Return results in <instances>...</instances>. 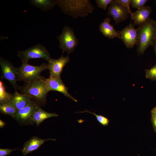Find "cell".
Masks as SVG:
<instances>
[{
  "instance_id": "8",
  "label": "cell",
  "mask_w": 156,
  "mask_h": 156,
  "mask_svg": "<svg viewBox=\"0 0 156 156\" xmlns=\"http://www.w3.org/2000/svg\"><path fill=\"white\" fill-rule=\"evenodd\" d=\"M41 105L36 101L32 100L31 103L23 109L18 110L14 118L20 125H31L33 116L38 109L41 108Z\"/></svg>"
},
{
  "instance_id": "12",
  "label": "cell",
  "mask_w": 156,
  "mask_h": 156,
  "mask_svg": "<svg viewBox=\"0 0 156 156\" xmlns=\"http://www.w3.org/2000/svg\"><path fill=\"white\" fill-rule=\"evenodd\" d=\"M45 82L49 92L51 90L57 91L62 93L74 101L77 102V100L70 94L68 88L63 83L61 78H55L49 77V78L45 79Z\"/></svg>"
},
{
  "instance_id": "30",
  "label": "cell",
  "mask_w": 156,
  "mask_h": 156,
  "mask_svg": "<svg viewBox=\"0 0 156 156\" xmlns=\"http://www.w3.org/2000/svg\"><path fill=\"white\" fill-rule=\"evenodd\" d=\"M151 113V114H156V106L152 109Z\"/></svg>"
},
{
  "instance_id": "25",
  "label": "cell",
  "mask_w": 156,
  "mask_h": 156,
  "mask_svg": "<svg viewBox=\"0 0 156 156\" xmlns=\"http://www.w3.org/2000/svg\"><path fill=\"white\" fill-rule=\"evenodd\" d=\"M18 149H10L8 148H0V156H6L10 154L13 151Z\"/></svg>"
},
{
  "instance_id": "29",
  "label": "cell",
  "mask_w": 156,
  "mask_h": 156,
  "mask_svg": "<svg viewBox=\"0 0 156 156\" xmlns=\"http://www.w3.org/2000/svg\"><path fill=\"white\" fill-rule=\"evenodd\" d=\"M6 123L1 120H0V128H1L4 127Z\"/></svg>"
},
{
  "instance_id": "3",
  "label": "cell",
  "mask_w": 156,
  "mask_h": 156,
  "mask_svg": "<svg viewBox=\"0 0 156 156\" xmlns=\"http://www.w3.org/2000/svg\"><path fill=\"white\" fill-rule=\"evenodd\" d=\"M45 79L42 77L35 81L25 83L20 87L21 92L44 106L47 103V95L49 92L46 85Z\"/></svg>"
},
{
  "instance_id": "23",
  "label": "cell",
  "mask_w": 156,
  "mask_h": 156,
  "mask_svg": "<svg viewBox=\"0 0 156 156\" xmlns=\"http://www.w3.org/2000/svg\"><path fill=\"white\" fill-rule=\"evenodd\" d=\"M148 1L147 0H130V4L133 8L139 9L144 6Z\"/></svg>"
},
{
  "instance_id": "1",
  "label": "cell",
  "mask_w": 156,
  "mask_h": 156,
  "mask_svg": "<svg viewBox=\"0 0 156 156\" xmlns=\"http://www.w3.org/2000/svg\"><path fill=\"white\" fill-rule=\"evenodd\" d=\"M56 5L63 12L73 18L83 17L91 13L94 7L88 0H55Z\"/></svg>"
},
{
  "instance_id": "9",
  "label": "cell",
  "mask_w": 156,
  "mask_h": 156,
  "mask_svg": "<svg viewBox=\"0 0 156 156\" xmlns=\"http://www.w3.org/2000/svg\"><path fill=\"white\" fill-rule=\"evenodd\" d=\"M107 14L113 18L115 24L126 20L130 14L127 8L117 0H112L109 4Z\"/></svg>"
},
{
  "instance_id": "26",
  "label": "cell",
  "mask_w": 156,
  "mask_h": 156,
  "mask_svg": "<svg viewBox=\"0 0 156 156\" xmlns=\"http://www.w3.org/2000/svg\"><path fill=\"white\" fill-rule=\"evenodd\" d=\"M117 1L122 3L127 8L130 14L132 13V12L131 11L129 6L130 0H117Z\"/></svg>"
},
{
  "instance_id": "10",
  "label": "cell",
  "mask_w": 156,
  "mask_h": 156,
  "mask_svg": "<svg viewBox=\"0 0 156 156\" xmlns=\"http://www.w3.org/2000/svg\"><path fill=\"white\" fill-rule=\"evenodd\" d=\"M63 53L59 58L56 59H51L48 62L49 77L55 78H60V75L64 67L70 61L68 55L64 57Z\"/></svg>"
},
{
  "instance_id": "17",
  "label": "cell",
  "mask_w": 156,
  "mask_h": 156,
  "mask_svg": "<svg viewBox=\"0 0 156 156\" xmlns=\"http://www.w3.org/2000/svg\"><path fill=\"white\" fill-rule=\"evenodd\" d=\"M58 116V115L55 113L47 112L40 108L35 112L32 120L33 123H35L37 126H38L47 119Z\"/></svg>"
},
{
  "instance_id": "16",
  "label": "cell",
  "mask_w": 156,
  "mask_h": 156,
  "mask_svg": "<svg viewBox=\"0 0 156 156\" xmlns=\"http://www.w3.org/2000/svg\"><path fill=\"white\" fill-rule=\"evenodd\" d=\"M32 99L28 96L15 91L10 101L18 110L23 109L31 102Z\"/></svg>"
},
{
  "instance_id": "15",
  "label": "cell",
  "mask_w": 156,
  "mask_h": 156,
  "mask_svg": "<svg viewBox=\"0 0 156 156\" xmlns=\"http://www.w3.org/2000/svg\"><path fill=\"white\" fill-rule=\"evenodd\" d=\"M111 18L107 17L105 18L99 26V30L103 35L109 39L117 37L120 39L119 31H117L110 23Z\"/></svg>"
},
{
  "instance_id": "19",
  "label": "cell",
  "mask_w": 156,
  "mask_h": 156,
  "mask_svg": "<svg viewBox=\"0 0 156 156\" xmlns=\"http://www.w3.org/2000/svg\"><path fill=\"white\" fill-rule=\"evenodd\" d=\"M18 111L10 101L0 103V111L2 114L10 116L13 118Z\"/></svg>"
},
{
  "instance_id": "7",
  "label": "cell",
  "mask_w": 156,
  "mask_h": 156,
  "mask_svg": "<svg viewBox=\"0 0 156 156\" xmlns=\"http://www.w3.org/2000/svg\"><path fill=\"white\" fill-rule=\"evenodd\" d=\"M0 65L1 71V77L8 81L12 85L15 91L19 89L17 84L18 68L15 67L9 61L0 57Z\"/></svg>"
},
{
  "instance_id": "13",
  "label": "cell",
  "mask_w": 156,
  "mask_h": 156,
  "mask_svg": "<svg viewBox=\"0 0 156 156\" xmlns=\"http://www.w3.org/2000/svg\"><path fill=\"white\" fill-rule=\"evenodd\" d=\"M152 12L151 7L148 6H144L138 9L130 14L131 20L134 21L133 25L139 26L146 23L150 18Z\"/></svg>"
},
{
  "instance_id": "21",
  "label": "cell",
  "mask_w": 156,
  "mask_h": 156,
  "mask_svg": "<svg viewBox=\"0 0 156 156\" xmlns=\"http://www.w3.org/2000/svg\"><path fill=\"white\" fill-rule=\"evenodd\" d=\"M84 112L88 113L94 115L98 122L104 126H107L110 122L109 120L106 117L101 115L96 114L94 112H92L87 109H86L83 111L76 112L75 113H82Z\"/></svg>"
},
{
  "instance_id": "31",
  "label": "cell",
  "mask_w": 156,
  "mask_h": 156,
  "mask_svg": "<svg viewBox=\"0 0 156 156\" xmlns=\"http://www.w3.org/2000/svg\"><path fill=\"white\" fill-rule=\"evenodd\" d=\"M155 1V2H156V0Z\"/></svg>"
},
{
  "instance_id": "6",
  "label": "cell",
  "mask_w": 156,
  "mask_h": 156,
  "mask_svg": "<svg viewBox=\"0 0 156 156\" xmlns=\"http://www.w3.org/2000/svg\"><path fill=\"white\" fill-rule=\"evenodd\" d=\"M17 55L22 62H28L30 59L36 58H42L48 62L51 59L45 47L39 43L26 49L18 51Z\"/></svg>"
},
{
  "instance_id": "18",
  "label": "cell",
  "mask_w": 156,
  "mask_h": 156,
  "mask_svg": "<svg viewBox=\"0 0 156 156\" xmlns=\"http://www.w3.org/2000/svg\"><path fill=\"white\" fill-rule=\"evenodd\" d=\"M29 2L35 7L45 12L52 9L56 5L55 0H31Z\"/></svg>"
},
{
  "instance_id": "2",
  "label": "cell",
  "mask_w": 156,
  "mask_h": 156,
  "mask_svg": "<svg viewBox=\"0 0 156 156\" xmlns=\"http://www.w3.org/2000/svg\"><path fill=\"white\" fill-rule=\"evenodd\" d=\"M137 30V51L139 54L143 55L147 48L153 44L156 36V21L150 18Z\"/></svg>"
},
{
  "instance_id": "22",
  "label": "cell",
  "mask_w": 156,
  "mask_h": 156,
  "mask_svg": "<svg viewBox=\"0 0 156 156\" xmlns=\"http://www.w3.org/2000/svg\"><path fill=\"white\" fill-rule=\"evenodd\" d=\"M146 77L152 81H156V64L149 69H146Z\"/></svg>"
},
{
  "instance_id": "24",
  "label": "cell",
  "mask_w": 156,
  "mask_h": 156,
  "mask_svg": "<svg viewBox=\"0 0 156 156\" xmlns=\"http://www.w3.org/2000/svg\"><path fill=\"white\" fill-rule=\"evenodd\" d=\"M113 0H96L98 7L106 10L108 5Z\"/></svg>"
},
{
  "instance_id": "27",
  "label": "cell",
  "mask_w": 156,
  "mask_h": 156,
  "mask_svg": "<svg viewBox=\"0 0 156 156\" xmlns=\"http://www.w3.org/2000/svg\"><path fill=\"white\" fill-rule=\"evenodd\" d=\"M151 120L154 131L156 132V114H151Z\"/></svg>"
},
{
  "instance_id": "20",
  "label": "cell",
  "mask_w": 156,
  "mask_h": 156,
  "mask_svg": "<svg viewBox=\"0 0 156 156\" xmlns=\"http://www.w3.org/2000/svg\"><path fill=\"white\" fill-rule=\"evenodd\" d=\"M13 94L7 92L1 80L0 81V103L9 102Z\"/></svg>"
},
{
  "instance_id": "14",
  "label": "cell",
  "mask_w": 156,
  "mask_h": 156,
  "mask_svg": "<svg viewBox=\"0 0 156 156\" xmlns=\"http://www.w3.org/2000/svg\"><path fill=\"white\" fill-rule=\"evenodd\" d=\"M50 140L55 141L56 139L51 138L43 139L36 136L33 137L25 143L22 150V154L25 156L38 149L45 142Z\"/></svg>"
},
{
  "instance_id": "4",
  "label": "cell",
  "mask_w": 156,
  "mask_h": 156,
  "mask_svg": "<svg viewBox=\"0 0 156 156\" xmlns=\"http://www.w3.org/2000/svg\"><path fill=\"white\" fill-rule=\"evenodd\" d=\"M21 66L18 68L17 81H22L26 83L41 78V73L48 69V64L43 63L38 66L29 64L28 62H22Z\"/></svg>"
},
{
  "instance_id": "11",
  "label": "cell",
  "mask_w": 156,
  "mask_h": 156,
  "mask_svg": "<svg viewBox=\"0 0 156 156\" xmlns=\"http://www.w3.org/2000/svg\"><path fill=\"white\" fill-rule=\"evenodd\" d=\"M119 32L120 39L127 48H133L137 44V30L132 24L131 21L128 26Z\"/></svg>"
},
{
  "instance_id": "28",
  "label": "cell",
  "mask_w": 156,
  "mask_h": 156,
  "mask_svg": "<svg viewBox=\"0 0 156 156\" xmlns=\"http://www.w3.org/2000/svg\"><path fill=\"white\" fill-rule=\"evenodd\" d=\"M153 46V48L154 51L156 55V36Z\"/></svg>"
},
{
  "instance_id": "5",
  "label": "cell",
  "mask_w": 156,
  "mask_h": 156,
  "mask_svg": "<svg viewBox=\"0 0 156 156\" xmlns=\"http://www.w3.org/2000/svg\"><path fill=\"white\" fill-rule=\"evenodd\" d=\"M56 37L59 42V48L62 50L63 53L66 51L68 55L73 52L78 44L73 29L67 25L64 27L61 34Z\"/></svg>"
}]
</instances>
